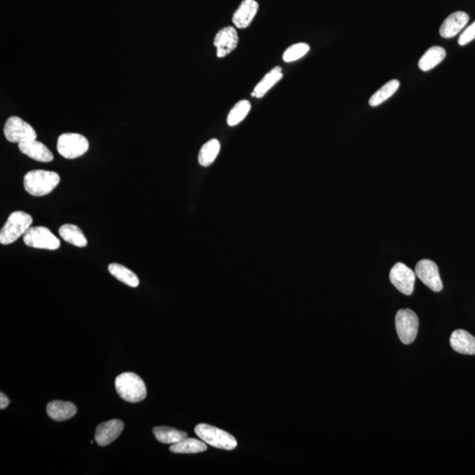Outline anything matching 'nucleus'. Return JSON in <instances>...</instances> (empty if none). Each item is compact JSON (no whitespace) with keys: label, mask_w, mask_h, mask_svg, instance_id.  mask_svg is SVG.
<instances>
[{"label":"nucleus","mask_w":475,"mask_h":475,"mask_svg":"<svg viewBox=\"0 0 475 475\" xmlns=\"http://www.w3.org/2000/svg\"><path fill=\"white\" fill-rule=\"evenodd\" d=\"M58 173L47 170H33L24 176L25 191L34 197L51 194L60 182Z\"/></svg>","instance_id":"1"},{"label":"nucleus","mask_w":475,"mask_h":475,"mask_svg":"<svg viewBox=\"0 0 475 475\" xmlns=\"http://www.w3.org/2000/svg\"><path fill=\"white\" fill-rule=\"evenodd\" d=\"M114 385L121 398L127 402H141L147 398L145 382L134 372H123L117 376Z\"/></svg>","instance_id":"2"},{"label":"nucleus","mask_w":475,"mask_h":475,"mask_svg":"<svg viewBox=\"0 0 475 475\" xmlns=\"http://www.w3.org/2000/svg\"><path fill=\"white\" fill-rule=\"evenodd\" d=\"M33 223V217L24 211H14L10 214L0 231V243L10 245L26 234Z\"/></svg>","instance_id":"3"},{"label":"nucleus","mask_w":475,"mask_h":475,"mask_svg":"<svg viewBox=\"0 0 475 475\" xmlns=\"http://www.w3.org/2000/svg\"><path fill=\"white\" fill-rule=\"evenodd\" d=\"M57 149L62 157L73 160L83 156L88 151V139L79 133H64L59 136Z\"/></svg>","instance_id":"4"},{"label":"nucleus","mask_w":475,"mask_h":475,"mask_svg":"<svg viewBox=\"0 0 475 475\" xmlns=\"http://www.w3.org/2000/svg\"><path fill=\"white\" fill-rule=\"evenodd\" d=\"M195 433L204 442L216 448L232 450L237 446V441L234 436L209 424H198Z\"/></svg>","instance_id":"5"},{"label":"nucleus","mask_w":475,"mask_h":475,"mask_svg":"<svg viewBox=\"0 0 475 475\" xmlns=\"http://www.w3.org/2000/svg\"><path fill=\"white\" fill-rule=\"evenodd\" d=\"M395 327L399 339L402 343L411 344L418 333L419 319L411 309H400L395 316Z\"/></svg>","instance_id":"6"},{"label":"nucleus","mask_w":475,"mask_h":475,"mask_svg":"<svg viewBox=\"0 0 475 475\" xmlns=\"http://www.w3.org/2000/svg\"><path fill=\"white\" fill-rule=\"evenodd\" d=\"M23 241L27 247L38 249L57 250L61 246L59 239L45 226L30 228L24 234Z\"/></svg>","instance_id":"7"},{"label":"nucleus","mask_w":475,"mask_h":475,"mask_svg":"<svg viewBox=\"0 0 475 475\" xmlns=\"http://www.w3.org/2000/svg\"><path fill=\"white\" fill-rule=\"evenodd\" d=\"M4 134L8 141L11 143H21L36 139V130L29 123L18 117H9L5 123Z\"/></svg>","instance_id":"8"},{"label":"nucleus","mask_w":475,"mask_h":475,"mask_svg":"<svg viewBox=\"0 0 475 475\" xmlns=\"http://www.w3.org/2000/svg\"><path fill=\"white\" fill-rule=\"evenodd\" d=\"M415 273L404 263H396L391 269L389 278L394 287L409 296L414 291Z\"/></svg>","instance_id":"9"},{"label":"nucleus","mask_w":475,"mask_h":475,"mask_svg":"<svg viewBox=\"0 0 475 475\" xmlns=\"http://www.w3.org/2000/svg\"><path fill=\"white\" fill-rule=\"evenodd\" d=\"M415 275L435 293L443 290V282L441 280L439 267L430 260H422L415 266Z\"/></svg>","instance_id":"10"},{"label":"nucleus","mask_w":475,"mask_h":475,"mask_svg":"<svg viewBox=\"0 0 475 475\" xmlns=\"http://www.w3.org/2000/svg\"><path fill=\"white\" fill-rule=\"evenodd\" d=\"M239 45L237 31L234 27H223L214 38V45L217 48V58H225L231 54Z\"/></svg>","instance_id":"11"},{"label":"nucleus","mask_w":475,"mask_h":475,"mask_svg":"<svg viewBox=\"0 0 475 475\" xmlns=\"http://www.w3.org/2000/svg\"><path fill=\"white\" fill-rule=\"evenodd\" d=\"M124 424L118 419H114L99 424L95 431V441L100 446L110 445L123 433Z\"/></svg>","instance_id":"12"},{"label":"nucleus","mask_w":475,"mask_h":475,"mask_svg":"<svg viewBox=\"0 0 475 475\" xmlns=\"http://www.w3.org/2000/svg\"><path fill=\"white\" fill-rule=\"evenodd\" d=\"M470 21V15L467 12L458 11L453 12L446 19L441 25L439 34L443 38H452L464 29Z\"/></svg>","instance_id":"13"},{"label":"nucleus","mask_w":475,"mask_h":475,"mask_svg":"<svg viewBox=\"0 0 475 475\" xmlns=\"http://www.w3.org/2000/svg\"><path fill=\"white\" fill-rule=\"evenodd\" d=\"M19 149L21 153L34 160L39 161V162H51L54 160L51 150L42 142L37 141L36 139L19 144Z\"/></svg>","instance_id":"14"},{"label":"nucleus","mask_w":475,"mask_h":475,"mask_svg":"<svg viewBox=\"0 0 475 475\" xmlns=\"http://www.w3.org/2000/svg\"><path fill=\"white\" fill-rule=\"evenodd\" d=\"M259 5L256 0H244L240 8L236 10L232 16V23L238 29H246L258 12Z\"/></svg>","instance_id":"15"},{"label":"nucleus","mask_w":475,"mask_h":475,"mask_svg":"<svg viewBox=\"0 0 475 475\" xmlns=\"http://www.w3.org/2000/svg\"><path fill=\"white\" fill-rule=\"evenodd\" d=\"M450 343L456 352L464 355H475V337L464 329L453 331Z\"/></svg>","instance_id":"16"},{"label":"nucleus","mask_w":475,"mask_h":475,"mask_svg":"<svg viewBox=\"0 0 475 475\" xmlns=\"http://www.w3.org/2000/svg\"><path fill=\"white\" fill-rule=\"evenodd\" d=\"M49 417L54 421L62 422L68 420L76 415V406L69 402L53 400L47 405Z\"/></svg>","instance_id":"17"},{"label":"nucleus","mask_w":475,"mask_h":475,"mask_svg":"<svg viewBox=\"0 0 475 475\" xmlns=\"http://www.w3.org/2000/svg\"><path fill=\"white\" fill-rule=\"evenodd\" d=\"M58 234L67 243L73 245L77 247H86L88 246V240L82 230L73 223H64L58 230Z\"/></svg>","instance_id":"18"},{"label":"nucleus","mask_w":475,"mask_h":475,"mask_svg":"<svg viewBox=\"0 0 475 475\" xmlns=\"http://www.w3.org/2000/svg\"><path fill=\"white\" fill-rule=\"evenodd\" d=\"M282 77H284V74L282 73V68L279 66L275 67L274 69L269 71L263 77V79L257 84L251 95L256 98H263L276 83L280 82Z\"/></svg>","instance_id":"19"},{"label":"nucleus","mask_w":475,"mask_h":475,"mask_svg":"<svg viewBox=\"0 0 475 475\" xmlns=\"http://www.w3.org/2000/svg\"><path fill=\"white\" fill-rule=\"evenodd\" d=\"M446 57V49L439 46L428 49L419 60L418 66L422 71H428L437 66Z\"/></svg>","instance_id":"20"},{"label":"nucleus","mask_w":475,"mask_h":475,"mask_svg":"<svg viewBox=\"0 0 475 475\" xmlns=\"http://www.w3.org/2000/svg\"><path fill=\"white\" fill-rule=\"evenodd\" d=\"M108 271L116 278L117 280L123 282L130 287L136 288L139 285L138 276L125 266L118 263H111L108 265Z\"/></svg>","instance_id":"21"},{"label":"nucleus","mask_w":475,"mask_h":475,"mask_svg":"<svg viewBox=\"0 0 475 475\" xmlns=\"http://www.w3.org/2000/svg\"><path fill=\"white\" fill-rule=\"evenodd\" d=\"M206 443L203 440L188 439V437L170 446V451L173 453H199L206 452Z\"/></svg>","instance_id":"22"},{"label":"nucleus","mask_w":475,"mask_h":475,"mask_svg":"<svg viewBox=\"0 0 475 475\" xmlns=\"http://www.w3.org/2000/svg\"><path fill=\"white\" fill-rule=\"evenodd\" d=\"M220 151V143L217 139H210L202 147L198 154V162L202 167H209L216 160Z\"/></svg>","instance_id":"23"},{"label":"nucleus","mask_w":475,"mask_h":475,"mask_svg":"<svg viewBox=\"0 0 475 475\" xmlns=\"http://www.w3.org/2000/svg\"><path fill=\"white\" fill-rule=\"evenodd\" d=\"M154 434L158 441L162 443H175L188 437V434L184 431L176 430L169 427H155Z\"/></svg>","instance_id":"24"},{"label":"nucleus","mask_w":475,"mask_h":475,"mask_svg":"<svg viewBox=\"0 0 475 475\" xmlns=\"http://www.w3.org/2000/svg\"><path fill=\"white\" fill-rule=\"evenodd\" d=\"M400 88V82L397 80H390L386 85L378 89L374 95L369 99V104L371 107H377V106L383 103L390 97L395 94L397 90Z\"/></svg>","instance_id":"25"},{"label":"nucleus","mask_w":475,"mask_h":475,"mask_svg":"<svg viewBox=\"0 0 475 475\" xmlns=\"http://www.w3.org/2000/svg\"><path fill=\"white\" fill-rule=\"evenodd\" d=\"M251 110L250 102L247 100H242L234 105L228 117V123L229 126L238 125L242 122L249 113Z\"/></svg>","instance_id":"26"},{"label":"nucleus","mask_w":475,"mask_h":475,"mask_svg":"<svg viewBox=\"0 0 475 475\" xmlns=\"http://www.w3.org/2000/svg\"><path fill=\"white\" fill-rule=\"evenodd\" d=\"M310 51V46L307 43L300 42L291 45L282 55V59L287 63L296 61L297 59L303 58Z\"/></svg>","instance_id":"27"},{"label":"nucleus","mask_w":475,"mask_h":475,"mask_svg":"<svg viewBox=\"0 0 475 475\" xmlns=\"http://www.w3.org/2000/svg\"><path fill=\"white\" fill-rule=\"evenodd\" d=\"M475 39V21L462 32L459 38V45L465 46Z\"/></svg>","instance_id":"28"},{"label":"nucleus","mask_w":475,"mask_h":475,"mask_svg":"<svg viewBox=\"0 0 475 475\" xmlns=\"http://www.w3.org/2000/svg\"><path fill=\"white\" fill-rule=\"evenodd\" d=\"M9 404H10V400L5 396V394L0 393V409H5Z\"/></svg>","instance_id":"29"}]
</instances>
